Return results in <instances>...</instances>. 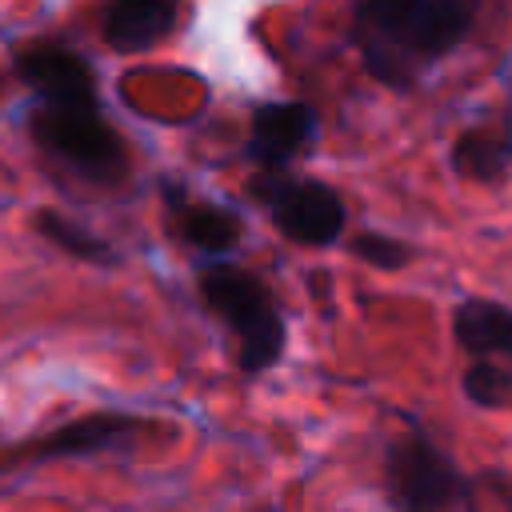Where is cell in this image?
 <instances>
[{
  "instance_id": "3957f363",
  "label": "cell",
  "mask_w": 512,
  "mask_h": 512,
  "mask_svg": "<svg viewBox=\"0 0 512 512\" xmlns=\"http://www.w3.org/2000/svg\"><path fill=\"white\" fill-rule=\"evenodd\" d=\"M384 496L392 512H456L472 504V480L416 420H404L384 444Z\"/></svg>"
},
{
  "instance_id": "7c38bea8",
  "label": "cell",
  "mask_w": 512,
  "mask_h": 512,
  "mask_svg": "<svg viewBox=\"0 0 512 512\" xmlns=\"http://www.w3.org/2000/svg\"><path fill=\"white\" fill-rule=\"evenodd\" d=\"M448 168L472 184H500L512 172V120H480L464 128L448 148Z\"/></svg>"
},
{
  "instance_id": "6da1fadb",
  "label": "cell",
  "mask_w": 512,
  "mask_h": 512,
  "mask_svg": "<svg viewBox=\"0 0 512 512\" xmlns=\"http://www.w3.org/2000/svg\"><path fill=\"white\" fill-rule=\"evenodd\" d=\"M476 16L480 0H356L352 40L376 84L408 92L472 36Z\"/></svg>"
},
{
  "instance_id": "9a60e30c",
  "label": "cell",
  "mask_w": 512,
  "mask_h": 512,
  "mask_svg": "<svg viewBox=\"0 0 512 512\" xmlns=\"http://www.w3.org/2000/svg\"><path fill=\"white\" fill-rule=\"evenodd\" d=\"M464 396L476 408H508L512 404V372H504L488 360H472L464 372Z\"/></svg>"
},
{
  "instance_id": "8fae6325",
  "label": "cell",
  "mask_w": 512,
  "mask_h": 512,
  "mask_svg": "<svg viewBox=\"0 0 512 512\" xmlns=\"http://www.w3.org/2000/svg\"><path fill=\"white\" fill-rule=\"evenodd\" d=\"M452 336L472 360L512 372V308L488 296H468L452 312Z\"/></svg>"
},
{
  "instance_id": "277c9868",
  "label": "cell",
  "mask_w": 512,
  "mask_h": 512,
  "mask_svg": "<svg viewBox=\"0 0 512 512\" xmlns=\"http://www.w3.org/2000/svg\"><path fill=\"white\" fill-rule=\"evenodd\" d=\"M32 140L68 172L92 184H120L128 176V148L120 132L104 120L100 100L76 104H36Z\"/></svg>"
},
{
  "instance_id": "30bf717a",
  "label": "cell",
  "mask_w": 512,
  "mask_h": 512,
  "mask_svg": "<svg viewBox=\"0 0 512 512\" xmlns=\"http://www.w3.org/2000/svg\"><path fill=\"white\" fill-rule=\"evenodd\" d=\"M180 8L184 0H108L100 36L116 52H148L176 32Z\"/></svg>"
},
{
  "instance_id": "2e32d148",
  "label": "cell",
  "mask_w": 512,
  "mask_h": 512,
  "mask_svg": "<svg viewBox=\"0 0 512 512\" xmlns=\"http://www.w3.org/2000/svg\"><path fill=\"white\" fill-rule=\"evenodd\" d=\"M508 504H512V500H508Z\"/></svg>"
},
{
  "instance_id": "5b68a950",
  "label": "cell",
  "mask_w": 512,
  "mask_h": 512,
  "mask_svg": "<svg viewBox=\"0 0 512 512\" xmlns=\"http://www.w3.org/2000/svg\"><path fill=\"white\" fill-rule=\"evenodd\" d=\"M248 196L268 212L272 228L304 248H328L344 236L348 208L340 192L324 180L292 176V172H256L248 180Z\"/></svg>"
},
{
  "instance_id": "52a82bcc",
  "label": "cell",
  "mask_w": 512,
  "mask_h": 512,
  "mask_svg": "<svg viewBox=\"0 0 512 512\" xmlns=\"http://www.w3.org/2000/svg\"><path fill=\"white\" fill-rule=\"evenodd\" d=\"M316 112L304 100H264L252 108L248 156L260 172H288V164L312 144Z\"/></svg>"
},
{
  "instance_id": "4fadbf2b",
  "label": "cell",
  "mask_w": 512,
  "mask_h": 512,
  "mask_svg": "<svg viewBox=\"0 0 512 512\" xmlns=\"http://www.w3.org/2000/svg\"><path fill=\"white\" fill-rule=\"evenodd\" d=\"M36 228H40L44 240H52L56 248H64L76 260H88V264H112L116 260V252L108 248V240H100L96 232L80 228L76 220L60 216V212H40L36 216Z\"/></svg>"
},
{
  "instance_id": "ba28073f",
  "label": "cell",
  "mask_w": 512,
  "mask_h": 512,
  "mask_svg": "<svg viewBox=\"0 0 512 512\" xmlns=\"http://www.w3.org/2000/svg\"><path fill=\"white\" fill-rule=\"evenodd\" d=\"M20 80L36 92V104H76V100H100L96 76L84 56H76L64 44H32L16 56Z\"/></svg>"
},
{
  "instance_id": "8992f818",
  "label": "cell",
  "mask_w": 512,
  "mask_h": 512,
  "mask_svg": "<svg viewBox=\"0 0 512 512\" xmlns=\"http://www.w3.org/2000/svg\"><path fill=\"white\" fill-rule=\"evenodd\" d=\"M156 424L144 416H128V412H88L80 420H68L60 428H52L48 436H36L32 444H20L8 452V460H72V456H96V452H112V448H128L132 440H140L144 432H152Z\"/></svg>"
},
{
  "instance_id": "9c48e42d",
  "label": "cell",
  "mask_w": 512,
  "mask_h": 512,
  "mask_svg": "<svg viewBox=\"0 0 512 512\" xmlns=\"http://www.w3.org/2000/svg\"><path fill=\"white\" fill-rule=\"evenodd\" d=\"M164 204H168L172 232L184 244H192V248H200L208 256L232 252L240 244V236H244V220L228 204L200 200V196H192V192H184L176 184H164Z\"/></svg>"
},
{
  "instance_id": "7a4b0ae2",
  "label": "cell",
  "mask_w": 512,
  "mask_h": 512,
  "mask_svg": "<svg viewBox=\"0 0 512 512\" xmlns=\"http://www.w3.org/2000/svg\"><path fill=\"white\" fill-rule=\"evenodd\" d=\"M200 300L236 336V364L244 376H260L284 356L288 324L272 288L256 272L228 260H208L200 268Z\"/></svg>"
},
{
  "instance_id": "5bb4252c",
  "label": "cell",
  "mask_w": 512,
  "mask_h": 512,
  "mask_svg": "<svg viewBox=\"0 0 512 512\" xmlns=\"http://www.w3.org/2000/svg\"><path fill=\"white\" fill-rule=\"evenodd\" d=\"M348 248H352L356 260H364V264H372V268H380V272H400V268H408L412 256H416V248H412L408 240L384 236V232H356V236L348 240Z\"/></svg>"
}]
</instances>
